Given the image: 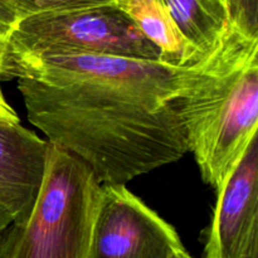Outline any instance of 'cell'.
Segmentation results:
<instances>
[{"mask_svg":"<svg viewBox=\"0 0 258 258\" xmlns=\"http://www.w3.org/2000/svg\"><path fill=\"white\" fill-rule=\"evenodd\" d=\"M188 67L112 55H10L0 80H18L28 120L48 143L125 184L188 153L173 105Z\"/></svg>","mask_w":258,"mask_h":258,"instance_id":"6da1fadb","label":"cell"},{"mask_svg":"<svg viewBox=\"0 0 258 258\" xmlns=\"http://www.w3.org/2000/svg\"><path fill=\"white\" fill-rule=\"evenodd\" d=\"M202 178L217 191L258 130V38L228 24L217 47L189 66L173 100Z\"/></svg>","mask_w":258,"mask_h":258,"instance_id":"7a4b0ae2","label":"cell"},{"mask_svg":"<svg viewBox=\"0 0 258 258\" xmlns=\"http://www.w3.org/2000/svg\"><path fill=\"white\" fill-rule=\"evenodd\" d=\"M100 194L92 169L49 144L34 206L10 226L8 258H88Z\"/></svg>","mask_w":258,"mask_h":258,"instance_id":"3957f363","label":"cell"},{"mask_svg":"<svg viewBox=\"0 0 258 258\" xmlns=\"http://www.w3.org/2000/svg\"><path fill=\"white\" fill-rule=\"evenodd\" d=\"M10 55H112L159 62L158 48L113 5L22 18L5 40Z\"/></svg>","mask_w":258,"mask_h":258,"instance_id":"277c9868","label":"cell"},{"mask_svg":"<svg viewBox=\"0 0 258 258\" xmlns=\"http://www.w3.org/2000/svg\"><path fill=\"white\" fill-rule=\"evenodd\" d=\"M184 251L175 228L125 184H101L88 258H173Z\"/></svg>","mask_w":258,"mask_h":258,"instance_id":"5b68a950","label":"cell"},{"mask_svg":"<svg viewBox=\"0 0 258 258\" xmlns=\"http://www.w3.org/2000/svg\"><path fill=\"white\" fill-rule=\"evenodd\" d=\"M203 258H258V139L217 191Z\"/></svg>","mask_w":258,"mask_h":258,"instance_id":"8992f818","label":"cell"},{"mask_svg":"<svg viewBox=\"0 0 258 258\" xmlns=\"http://www.w3.org/2000/svg\"><path fill=\"white\" fill-rule=\"evenodd\" d=\"M49 143L19 123L0 122V206L22 224L39 191Z\"/></svg>","mask_w":258,"mask_h":258,"instance_id":"52a82bcc","label":"cell"},{"mask_svg":"<svg viewBox=\"0 0 258 258\" xmlns=\"http://www.w3.org/2000/svg\"><path fill=\"white\" fill-rule=\"evenodd\" d=\"M141 34L158 48L159 62L173 67H189L202 59L184 38L170 13L158 0H113Z\"/></svg>","mask_w":258,"mask_h":258,"instance_id":"ba28073f","label":"cell"},{"mask_svg":"<svg viewBox=\"0 0 258 258\" xmlns=\"http://www.w3.org/2000/svg\"><path fill=\"white\" fill-rule=\"evenodd\" d=\"M186 40L202 58L208 55L228 27V15L223 0H158Z\"/></svg>","mask_w":258,"mask_h":258,"instance_id":"9c48e42d","label":"cell"},{"mask_svg":"<svg viewBox=\"0 0 258 258\" xmlns=\"http://www.w3.org/2000/svg\"><path fill=\"white\" fill-rule=\"evenodd\" d=\"M20 19L37 14L80 12L113 5V0H14Z\"/></svg>","mask_w":258,"mask_h":258,"instance_id":"30bf717a","label":"cell"},{"mask_svg":"<svg viewBox=\"0 0 258 258\" xmlns=\"http://www.w3.org/2000/svg\"><path fill=\"white\" fill-rule=\"evenodd\" d=\"M231 27L258 38V0H223Z\"/></svg>","mask_w":258,"mask_h":258,"instance_id":"8fae6325","label":"cell"},{"mask_svg":"<svg viewBox=\"0 0 258 258\" xmlns=\"http://www.w3.org/2000/svg\"><path fill=\"white\" fill-rule=\"evenodd\" d=\"M20 20L14 0H0V42H5Z\"/></svg>","mask_w":258,"mask_h":258,"instance_id":"7c38bea8","label":"cell"},{"mask_svg":"<svg viewBox=\"0 0 258 258\" xmlns=\"http://www.w3.org/2000/svg\"><path fill=\"white\" fill-rule=\"evenodd\" d=\"M0 122L19 123V116L5 100L2 90H0Z\"/></svg>","mask_w":258,"mask_h":258,"instance_id":"4fadbf2b","label":"cell"},{"mask_svg":"<svg viewBox=\"0 0 258 258\" xmlns=\"http://www.w3.org/2000/svg\"><path fill=\"white\" fill-rule=\"evenodd\" d=\"M12 226V224H10ZM10 226L0 229V258H8V247H9Z\"/></svg>","mask_w":258,"mask_h":258,"instance_id":"5bb4252c","label":"cell"},{"mask_svg":"<svg viewBox=\"0 0 258 258\" xmlns=\"http://www.w3.org/2000/svg\"><path fill=\"white\" fill-rule=\"evenodd\" d=\"M13 223H14V222H13L12 216L8 213V211L4 207L0 206V229L7 228V227H9L10 224Z\"/></svg>","mask_w":258,"mask_h":258,"instance_id":"9a60e30c","label":"cell"},{"mask_svg":"<svg viewBox=\"0 0 258 258\" xmlns=\"http://www.w3.org/2000/svg\"><path fill=\"white\" fill-rule=\"evenodd\" d=\"M4 53H5V42H0V75H2L3 58H4Z\"/></svg>","mask_w":258,"mask_h":258,"instance_id":"2e32d148","label":"cell"},{"mask_svg":"<svg viewBox=\"0 0 258 258\" xmlns=\"http://www.w3.org/2000/svg\"><path fill=\"white\" fill-rule=\"evenodd\" d=\"M173 258H193V257H191L190 254L188 253V252L184 251V252H181V253H179L178 256H175V257H173Z\"/></svg>","mask_w":258,"mask_h":258,"instance_id":"e0dca14e","label":"cell"}]
</instances>
